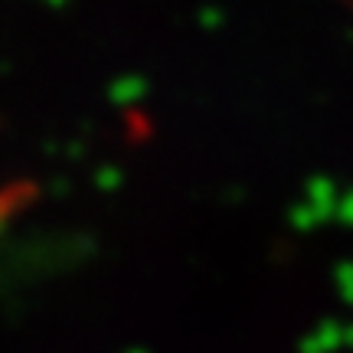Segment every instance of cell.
Masks as SVG:
<instances>
[{
	"mask_svg": "<svg viewBox=\"0 0 353 353\" xmlns=\"http://www.w3.org/2000/svg\"><path fill=\"white\" fill-rule=\"evenodd\" d=\"M46 3H50V7H63L65 0H46Z\"/></svg>",
	"mask_w": 353,
	"mask_h": 353,
	"instance_id": "3957f363",
	"label": "cell"
},
{
	"mask_svg": "<svg viewBox=\"0 0 353 353\" xmlns=\"http://www.w3.org/2000/svg\"><path fill=\"white\" fill-rule=\"evenodd\" d=\"M148 92V82L141 76H121L118 82H112V99L114 101H134Z\"/></svg>",
	"mask_w": 353,
	"mask_h": 353,
	"instance_id": "6da1fadb",
	"label": "cell"
},
{
	"mask_svg": "<svg viewBox=\"0 0 353 353\" xmlns=\"http://www.w3.org/2000/svg\"><path fill=\"white\" fill-rule=\"evenodd\" d=\"M200 23H203V26H216V23H223V13H219V10H203Z\"/></svg>",
	"mask_w": 353,
	"mask_h": 353,
	"instance_id": "7a4b0ae2",
	"label": "cell"
}]
</instances>
